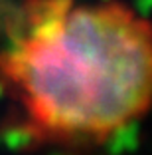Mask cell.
<instances>
[{
	"instance_id": "cell-1",
	"label": "cell",
	"mask_w": 152,
	"mask_h": 155,
	"mask_svg": "<svg viewBox=\"0 0 152 155\" xmlns=\"http://www.w3.org/2000/svg\"><path fill=\"white\" fill-rule=\"evenodd\" d=\"M0 80L34 139L103 143L152 107V24L116 0H28Z\"/></svg>"
}]
</instances>
